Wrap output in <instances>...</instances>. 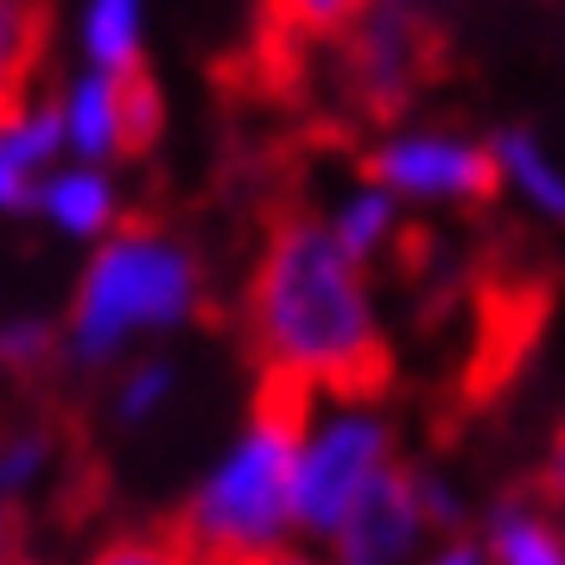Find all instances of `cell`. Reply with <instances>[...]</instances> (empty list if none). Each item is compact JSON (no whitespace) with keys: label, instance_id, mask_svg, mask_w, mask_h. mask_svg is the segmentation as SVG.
<instances>
[{"label":"cell","instance_id":"8992f818","mask_svg":"<svg viewBox=\"0 0 565 565\" xmlns=\"http://www.w3.org/2000/svg\"><path fill=\"white\" fill-rule=\"evenodd\" d=\"M438 527L426 483L394 470L356 514L350 527L331 540V565H419L426 559V534Z\"/></svg>","mask_w":565,"mask_h":565},{"label":"cell","instance_id":"8fae6325","mask_svg":"<svg viewBox=\"0 0 565 565\" xmlns=\"http://www.w3.org/2000/svg\"><path fill=\"white\" fill-rule=\"evenodd\" d=\"M495 166H502V179H509L540 216L565 223V172L546 159V147H540L534 134H502V140H495Z\"/></svg>","mask_w":565,"mask_h":565},{"label":"cell","instance_id":"ba28073f","mask_svg":"<svg viewBox=\"0 0 565 565\" xmlns=\"http://www.w3.org/2000/svg\"><path fill=\"white\" fill-rule=\"evenodd\" d=\"M419 77V26L407 13H375L356 32V83L375 108H394Z\"/></svg>","mask_w":565,"mask_h":565},{"label":"cell","instance_id":"52a82bcc","mask_svg":"<svg viewBox=\"0 0 565 565\" xmlns=\"http://www.w3.org/2000/svg\"><path fill=\"white\" fill-rule=\"evenodd\" d=\"M64 140L83 153V166H96L108 153H134V77H89L64 96Z\"/></svg>","mask_w":565,"mask_h":565},{"label":"cell","instance_id":"d6986e66","mask_svg":"<svg viewBox=\"0 0 565 565\" xmlns=\"http://www.w3.org/2000/svg\"><path fill=\"white\" fill-rule=\"evenodd\" d=\"M45 350H52L45 324H0V356L7 362H39Z\"/></svg>","mask_w":565,"mask_h":565},{"label":"cell","instance_id":"9a60e30c","mask_svg":"<svg viewBox=\"0 0 565 565\" xmlns=\"http://www.w3.org/2000/svg\"><path fill=\"white\" fill-rule=\"evenodd\" d=\"M172 387H179L172 362H134L128 375L115 382V419H121V426H147V419H159L166 401H172Z\"/></svg>","mask_w":565,"mask_h":565},{"label":"cell","instance_id":"ac0fdd59","mask_svg":"<svg viewBox=\"0 0 565 565\" xmlns=\"http://www.w3.org/2000/svg\"><path fill=\"white\" fill-rule=\"evenodd\" d=\"M89 565H191V559H184V546H172V540L134 534V540H108Z\"/></svg>","mask_w":565,"mask_h":565},{"label":"cell","instance_id":"277c9868","mask_svg":"<svg viewBox=\"0 0 565 565\" xmlns=\"http://www.w3.org/2000/svg\"><path fill=\"white\" fill-rule=\"evenodd\" d=\"M394 470V433L369 394H311L299 426V534L331 546Z\"/></svg>","mask_w":565,"mask_h":565},{"label":"cell","instance_id":"4fadbf2b","mask_svg":"<svg viewBox=\"0 0 565 565\" xmlns=\"http://www.w3.org/2000/svg\"><path fill=\"white\" fill-rule=\"evenodd\" d=\"M394 204H401L394 191H382V184H362V191H350V198L331 210V235L356 260H375L387 248V235H394V216H401Z\"/></svg>","mask_w":565,"mask_h":565},{"label":"cell","instance_id":"5b68a950","mask_svg":"<svg viewBox=\"0 0 565 565\" xmlns=\"http://www.w3.org/2000/svg\"><path fill=\"white\" fill-rule=\"evenodd\" d=\"M382 191L413 198V204H477L495 191L502 166L489 147H470L458 134H401L369 159Z\"/></svg>","mask_w":565,"mask_h":565},{"label":"cell","instance_id":"44dd1931","mask_svg":"<svg viewBox=\"0 0 565 565\" xmlns=\"http://www.w3.org/2000/svg\"><path fill=\"white\" fill-rule=\"evenodd\" d=\"M546 495H553V509L565 514V433L553 445V458H546Z\"/></svg>","mask_w":565,"mask_h":565},{"label":"cell","instance_id":"5bb4252c","mask_svg":"<svg viewBox=\"0 0 565 565\" xmlns=\"http://www.w3.org/2000/svg\"><path fill=\"white\" fill-rule=\"evenodd\" d=\"M39 39H45L39 0H0V115L20 108V83L39 57Z\"/></svg>","mask_w":565,"mask_h":565},{"label":"cell","instance_id":"9c48e42d","mask_svg":"<svg viewBox=\"0 0 565 565\" xmlns=\"http://www.w3.org/2000/svg\"><path fill=\"white\" fill-rule=\"evenodd\" d=\"M39 210L52 216V230L64 235H108L115 230V184L96 172V166H71V172H52L45 179V191H39Z\"/></svg>","mask_w":565,"mask_h":565},{"label":"cell","instance_id":"ffe728a7","mask_svg":"<svg viewBox=\"0 0 565 565\" xmlns=\"http://www.w3.org/2000/svg\"><path fill=\"white\" fill-rule=\"evenodd\" d=\"M419 565H489V559L477 553V546H463V540H445V546H433Z\"/></svg>","mask_w":565,"mask_h":565},{"label":"cell","instance_id":"7c38bea8","mask_svg":"<svg viewBox=\"0 0 565 565\" xmlns=\"http://www.w3.org/2000/svg\"><path fill=\"white\" fill-rule=\"evenodd\" d=\"M83 45L108 77H140V0H89L83 13Z\"/></svg>","mask_w":565,"mask_h":565},{"label":"cell","instance_id":"7a4b0ae2","mask_svg":"<svg viewBox=\"0 0 565 565\" xmlns=\"http://www.w3.org/2000/svg\"><path fill=\"white\" fill-rule=\"evenodd\" d=\"M311 394L267 382L248 426L204 470L184 509V540L216 565H267L299 534V426Z\"/></svg>","mask_w":565,"mask_h":565},{"label":"cell","instance_id":"e0dca14e","mask_svg":"<svg viewBox=\"0 0 565 565\" xmlns=\"http://www.w3.org/2000/svg\"><path fill=\"white\" fill-rule=\"evenodd\" d=\"M45 463H52V438L45 433H13L7 445H0V489H7V495L32 489L39 477H45Z\"/></svg>","mask_w":565,"mask_h":565},{"label":"cell","instance_id":"3957f363","mask_svg":"<svg viewBox=\"0 0 565 565\" xmlns=\"http://www.w3.org/2000/svg\"><path fill=\"white\" fill-rule=\"evenodd\" d=\"M204 299V274L198 260L184 255L172 235L159 230H121L108 235L103 248L89 255L77 286V306L64 324L71 356L103 369V362L128 356L140 337L179 331L184 318Z\"/></svg>","mask_w":565,"mask_h":565},{"label":"cell","instance_id":"2e32d148","mask_svg":"<svg viewBox=\"0 0 565 565\" xmlns=\"http://www.w3.org/2000/svg\"><path fill=\"white\" fill-rule=\"evenodd\" d=\"M369 0H274V26L280 32H337L350 26Z\"/></svg>","mask_w":565,"mask_h":565},{"label":"cell","instance_id":"6da1fadb","mask_svg":"<svg viewBox=\"0 0 565 565\" xmlns=\"http://www.w3.org/2000/svg\"><path fill=\"white\" fill-rule=\"evenodd\" d=\"M248 337L267 382L299 394H369L382 375V324L362 260L318 216L274 223L248 280Z\"/></svg>","mask_w":565,"mask_h":565},{"label":"cell","instance_id":"7402d4cb","mask_svg":"<svg viewBox=\"0 0 565 565\" xmlns=\"http://www.w3.org/2000/svg\"><path fill=\"white\" fill-rule=\"evenodd\" d=\"M7 553H13V521L0 514V565H7Z\"/></svg>","mask_w":565,"mask_h":565},{"label":"cell","instance_id":"30bf717a","mask_svg":"<svg viewBox=\"0 0 565 565\" xmlns=\"http://www.w3.org/2000/svg\"><path fill=\"white\" fill-rule=\"evenodd\" d=\"M489 565H565V527L534 502H502L489 514Z\"/></svg>","mask_w":565,"mask_h":565}]
</instances>
